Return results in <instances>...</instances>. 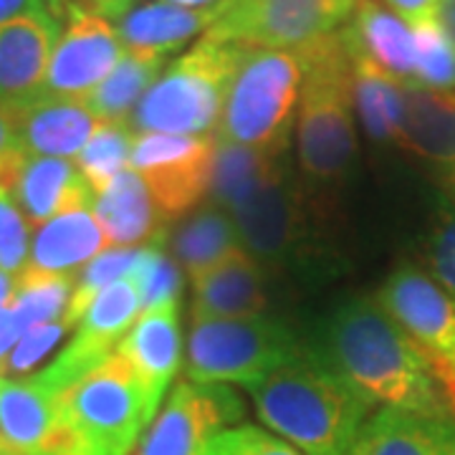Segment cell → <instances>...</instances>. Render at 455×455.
Returning a JSON list of instances; mask_svg holds the SVG:
<instances>
[{
    "label": "cell",
    "instance_id": "22",
    "mask_svg": "<svg viewBox=\"0 0 455 455\" xmlns=\"http://www.w3.org/2000/svg\"><path fill=\"white\" fill-rule=\"evenodd\" d=\"M94 215L104 230L107 248H142L167 235V220L132 167L94 196Z\"/></svg>",
    "mask_w": 455,
    "mask_h": 455
},
{
    "label": "cell",
    "instance_id": "13",
    "mask_svg": "<svg viewBox=\"0 0 455 455\" xmlns=\"http://www.w3.org/2000/svg\"><path fill=\"white\" fill-rule=\"evenodd\" d=\"M59 23L61 31L51 53L44 94L82 101L112 74L124 44L112 20L82 0H71Z\"/></svg>",
    "mask_w": 455,
    "mask_h": 455
},
{
    "label": "cell",
    "instance_id": "23",
    "mask_svg": "<svg viewBox=\"0 0 455 455\" xmlns=\"http://www.w3.org/2000/svg\"><path fill=\"white\" fill-rule=\"evenodd\" d=\"M193 281V319H251L268 307L259 260L248 251L203 271Z\"/></svg>",
    "mask_w": 455,
    "mask_h": 455
},
{
    "label": "cell",
    "instance_id": "4",
    "mask_svg": "<svg viewBox=\"0 0 455 455\" xmlns=\"http://www.w3.org/2000/svg\"><path fill=\"white\" fill-rule=\"evenodd\" d=\"M245 46L203 36L197 44L164 66L160 79L130 116L134 134H211L226 107L228 92Z\"/></svg>",
    "mask_w": 455,
    "mask_h": 455
},
{
    "label": "cell",
    "instance_id": "48",
    "mask_svg": "<svg viewBox=\"0 0 455 455\" xmlns=\"http://www.w3.org/2000/svg\"><path fill=\"white\" fill-rule=\"evenodd\" d=\"M448 185H451V190H453L455 196V164L448 170Z\"/></svg>",
    "mask_w": 455,
    "mask_h": 455
},
{
    "label": "cell",
    "instance_id": "7",
    "mask_svg": "<svg viewBox=\"0 0 455 455\" xmlns=\"http://www.w3.org/2000/svg\"><path fill=\"white\" fill-rule=\"evenodd\" d=\"M74 455H132L152 423L130 364L116 352L61 392Z\"/></svg>",
    "mask_w": 455,
    "mask_h": 455
},
{
    "label": "cell",
    "instance_id": "5",
    "mask_svg": "<svg viewBox=\"0 0 455 455\" xmlns=\"http://www.w3.org/2000/svg\"><path fill=\"white\" fill-rule=\"evenodd\" d=\"M301 84L304 61L299 49H248L212 137L281 157L289 147Z\"/></svg>",
    "mask_w": 455,
    "mask_h": 455
},
{
    "label": "cell",
    "instance_id": "21",
    "mask_svg": "<svg viewBox=\"0 0 455 455\" xmlns=\"http://www.w3.org/2000/svg\"><path fill=\"white\" fill-rule=\"evenodd\" d=\"M347 455H455V418L382 407Z\"/></svg>",
    "mask_w": 455,
    "mask_h": 455
},
{
    "label": "cell",
    "instance_id": "1",
    "mask_svg": "<svg viewBox=\"0 0 455 455\" xmlns=\"http://www.w3.org/2000/svg\"><path fill=\"white\" fill-rule=\"evenodd\" d=\"M319 347L316 357L374 405L453 415L423 355L377 299L344 301L326 319Z\"/></svg>",
    "mask_w": 455,
    "mask_h": 455
},
{
    "label": "cell",
    "instance_id": "6",
    "mask_svg": "<svg viewBox=\"0 0 455 455\" xmlns=\"http://www.w3.org/2000/svg\"><path fill=\"white\" fill-rule=\"evenodd\" d=\"M291 326L274 316L193 319L188 339V382L256 387L271 372L307 357Z\"/></svg>",
    "mask_w": 455,
    "mask_h": 455
},
{
    "label": "cell",
    "instance_id": "15",
    "mask_svg": "<svg viewBox=\"0 0 455 455\" xmlns=\"http://www.w3.org/2000/svg\"><path fill=\"white\" fill-rule=\"evenodd\" d=\"M0 435L16 455H74L61 395L44 387L33 374H0Z\"/></svg>",
    "mask_w": 455,
    "mask_h": 455
},
{
    "label": "cell",
    "instance_id": "2",
    "mask_svg": "<svg viewBox=\"0 0 455 455\" xmlns=\"http://www.w3.org/2000/svg\"><path fill=\"white\" fill-rule=\"evenodd\" d=\"M248 395L260 423L304 455H347L374 412L370 397L311 352Z\"/></svg>",
    "mask_w": 455,
    "mask_h": 455
},
{
    "label": "cell",
    "instance_id": "49",
    "mask_svg": "<svg viewBox=\"0 0 455 455\" xmlns=\"http://www.w3.org/2000/svg\"><path fill=\"white\" fill-rule=\"evenodd\" d=\"M8 455H16V453H8Z\"/></svg>",
    "mask_w": 455,
    "mask_h": 455
},
{
    "label": "cell",
    "instance_id": "20",
    "mask_svg": "<svg viewBox=\"0 0 455 455\" xmlns=\"http://www.w3.org/2000/svg\"><path fill=\"white\" fill-rule=\"evenodd\" d=\"M349 56L385 68L400 82L415 84V33L379 0H357L355 13L339 28Z\"/></svg>",
    "mask_w": 455,
    "mask_h": 455
},
{
    "label": "cell",
    "instance_id": "32",
    "mask_svg": "<svg viewBox=\"0 0 455 455\" xmlns=\"http://www.w3.org/2000/svg\"><path fill=\"white\" fill-rule=\"evenodd\" d=\"M167 235L142 245L137 251V260L132 266L130 278L134 281V289L140 293L142 311L157 309L167 301H180L182 293V278L175 260L167 256Z\"/></svg>",
    "mask_w": 455,
    "mask_h": 455
},
{
    "label": "cell",
    "instance_id": "37",
    "mask_svg": "<svg viewBox=\"0 0 455 455\" xmlns=\"http://www.w3.org/2000/svg\"><path fill=\"white\" fill-rule=\"evenodd\" d=\"M68 331L71 329L64 324V319L49 322V324H38L28 329V331H23L16 349L11 352L5 377L8 374H31L33 367H38L44 359L49 357L51 352L56 349V344L64 339Z\"/></svg>",
    "mask_w": 455,
    "mask_h": 455
},
{
    "label": "cell",
    "instance_id": "40",
    "mask_svg": "<svg viewBox=\"0 0 455 455\" xmlns=\"http://www.w3.org/2000/svg\"><path fill=\"white\" fill-rule=\"evenodd\" d=\"M382 5H387L395 16L407 20L410 26H420L433 18L435 0H382Z\"/></svg>",
    "mask_w": 455,
    "mask_h": 455
},
{
    "label": "cell",
    "instance_id": "19",
    "mask_svg": "<svg viewBox=\"0 0 455 455\" xmlns=\"http://www.w3.org/2000/svg\"><path fill=\"white\" fill-rule=\"evenodd\" d=\"M11 193L33 228L44 226L64 212L94 208V190L84 180L79 167L59 157L26 155L11 182Z\"/></svg>",
    "mask_w": 455,
    "mask_h": 455
},
{
    "label": "cell",
    "instance_id": "8",
    "mask_svg": "<svg viewBox=\"0 0 455 455\" xmlns=\"http://www.w3.org/2000/svg\"><path fill=\"white\" fill-rule=\"evenodd\" d=\"M357 0H226L205 36L245 49H304L337 33Z\"/></svg>",
    "mask_w": 455,
    "mask_h": 455
},
{
    "label": "cell",
    "instance_id": "35",
    "mask_svg": "<svg viewBox=\"0 0 455 455\" xmlns=\"http://www.w3.org/2000/svg\"><path fill=\"white\" fill-rule=\"evenodd\" d=\"M31 223L18 208L13 193L0 185V271L18 276L28 266Z\"/></svg>",
    "mask_w": 455,
    "mask_h": 455
},
{
    "label": "cell",
    "instance_id": "47",
    "mask_svg": "<svg viewBox=\"0 0 455 455\" xmlns=\"http://www.w3.org/2000/svg\"><path fill=\"white\" fill-rule=\"evenodd\" d=\"M8 453H13V448H11V445L5 443V438L0 435V455H8Z\"/></svg>",
    "mask_w": 455,
    "mask_h": 455
},
{
    "label": "cell",
    "instance_id": "26",
    "mask_svg": "<svg viewBox=\"0 0 455 455\" xmlns=\"http://www.w3.org/2000/svg\"><path fill=\"white\" fill-rule=\"evenodd\" d=\"M400 147L451 170L455 164V92L407 84Z\"/></svg>",
    "mask_w": 455,
    "mask_h": 455
},
{
    "label": "cell",
    "instance_id": "11",
    "mask_svg": "<svg viewBox=\"0 0 455 455\" xmlns=\"http://www.w3.org/2000/svg\"><path fill=\"white\" fill-rule=\"evenodd\" d=\"M212 163V134H137L130 157V167L145 180L167 223L200 208L211 196Z\"/></svg>",
    "mask_w": 455,
    "mask_h": 455
},
{
    "label": "cell",
    "instance_id": "16",
    "mask_svg": "<svg viewBox=\"0 0 455 455\" xmlns=\"http://www.w3.org/2000/svg\"><path fill=\"white\" fill-rule=\"evenodd\" d=\"M61 23L51 11L0 26V114L18 112L44 94Z\"/></svg>",
    "mask_w": 455,
    "mask_h": 455
},
{
    "label": "cell",
    "instance_id": "33",
    "mask_svg": "<svg viewBox=\"0 0 455 455\" xmlns=\"http://www.w3.org/2000/svg\"><path fill=\"white\" fill-rule=\"evenodd\" d=\"M415 33V84L455 92V49L433 20L412 26Z\"/></svg>",
    "mask_w": 455,
    "mask_h": 455
},
{
    "label": "cell",
    "instance_id": "44",
    "mask_svg": "<svg viewBox=\"0 0 455 455\" xmlns=\"http://www.w3.org/2000/svg\"><path fill=\"white\" fill-rule=\"evenodd\" d=\"M13 291H16V276L0 271V311L8 309L13 301Z\"/></svg>",
    "mask_w": 455,
    "mask_h": 455
},
{
    "label": "cell",
    "instance_id": "14",
    "mask_svg": "<svg viewBox=\"0 0 455 455\" xmlns=\"http://www.w3.org/2000/svg\"><path fill=\"white\" fill-rule=\"evenodd\" d=\"M142 314L140 293L130 276L119 278L97 293V299L84 311L76 331L64 349L38 372H31L44 387L61 395L76 385L84 374L99 367L114 355L116 344Z\"/></svg>",
    "mask_w": 455,
    "mask_h": 455
},
{
    "label": "cell",
    "instance_id": "46",
    "mask_svg": "<svg viewBox=\"0 0 455 455\" xmlns=\"http://www.w3.org/2000/svg\"><path fill=\"white\" fill-rule=\"evenodd\" d=\"M68 3H71V0H49L51 13H53V16L59 18V16H61V11H64V8H66V5H68Z\"/></svg>",
    "mask_w": 455,
    "mask_h": 455
},
{
    "label": "cell",
    "instance_id": "28",
    "mask_svg": "<svg viewBox=\"0 0 455 455\" xmlns=\"http://www.w3.org/2000/svg\"><path fill=\"white\" fill-rule=\"evenodd\" d=\"M172 251L190 278L245 253L233 218L212 203L200 205L182 220L172 238Z\"/></svg>",
    "mask_w": 455,
    "mask_h": 455
},
{
    "label": "cell",
    "instance_id": "3",
    "mask_svg": "<svg viewBox=\"0 0 455 455\" xmlns=\"http://www.w3.org/2000/svg\"><path fill=\"white\" fill-rule=\"evenodd\" d=\"M304 84L299 97V164L316 182H337L355 164L352 61L341 33L299 49Z\"/></svg>",
    "mask_w": 455,
    "mask_h": 455
},
{
    "label": "cell",
    "instance_id": "38",
    "mask_svg": "<svg viewBox=\"0 0 455 455\" xmlns=\"http://www.w3.org/2000/svg\"><path fill=\"white\" fill-rule=\"evenodd\" d=\"M23 157H26V152L18 145L16 132L8 124V119L0 114V185H5L8 190H11V182L16 178Z\"/></svg>",
    "mask_w": 455,
    "mask_h": 455
},
{
    "label": "cell",
    "instance_id": "9",
    "mask_svg": "<svg viewBox=\"0 0 455 455\" xmlns=\"http://www.w3.org/2000/svg\"><path fill=\"white\" fill-rule=\"evenodd\" d=\"M377 304L423 355L455 418V301L423 268L403 263L385 278Z\"/></svg>",
    "mask_w": 455,
    "mask_h": 455
},
{
    "label": "cell",
    "instance_id": "17",
    "mask_svg": "<svg viewBox=\"0 0 455 455\" xmlns=\"http://www.w3.org/2000/svg\"><path fill=\"white\" fill-rule=\"evenodd\" d=\"M180 344V301H167L157 309L142 311L114 349L130 364L152 420L163 407L164 392L182 367Z\"/></svg>",
    "mask_w": 455,
    "mask_h": 455
},
{
    "label": "cell",
    "instance_id": "25",
    "mask_svg": "<svg viewBox=\"0 0 455 455\" xmlns=\"http://www.w3.org/2000/svg\"><path fill=\"white\" fill-rule=\"evenodd\" d=\"M215 16H218V8L196 11V8H180L164 0H149L122 13L114 20V26L124 49L167 56L172 51L182 49L200 33L205 36Z\"/></svg>",
    "mask_w": 455,
    "mask_h": 455
},
{
    "label": "cell",
    "instance_id": "10",
    "mask_svg": "<svg viewBox=\"0 0 455 455\" xmlns=\"http://www.w3.org/2000/svg\"><path fill=\"white\" fill-rule=\"evenodd\" d=\"M243 248L260 263L283 266L301 256L307 241L301 193L281 157L226 205Z\"/></svg>",
    "mask_w": 455,
    "mask_h": 455
},
{
    "label": "cell",
    "instance_id": "36",
    "mask_svg": "<svg viewBox=\"0 0 455 455\" xmlns=\"http://www.w3.org/2000/svg\"><path fill=\"white\" fill-rule=\"evenodd\" d=\"M205 455H304L291 443L259 425L241 423L215 435Z\"/></svg>",
    "mask_w": 455,
    "mask_h": 455
},
{
    "label": "cell",
    "instance_id": "29",
    "mask_svg": "<svg viewBox=\"0 0 455 455\" xmlns=\"http://www.w3.org/2000/svg\"><path fill=\"white\" fill-rule=\"evenodd\" d=\"M164 66H167V56L149 53V51L124 49L112 74L82 101L99 122H124L127 124L134 109L140 107V101L160 79Z\"/></svg>",
    "mask_w": 455,
    "mask_h": 455
},
{
    "label": "cell",
    "instance_id": "12",
    "mask_svg": "<svg viewBox=\"0 0 455 455\" xmlns=\"http://www.w3.org/2000/svg\"><path fill=\"white\" fill-rule=\"evenodd\" d=\"M243 418V400L228 385L180 382L132 455H205L215 435Z\"/></svg>",
    "mask_w": 455,
    "mask_h": 455
},
{
    "label": "cell",
    "instance_id": "18",
    "mask_svg": "<svg viewBox=\"0 0 455 455\" xmlns=\"http://www.w3.org/2000/svg\"><path fill=\"white\" fill-rule=\"evenodd\" d=\"M18 137V145L31 157L76 160L84 145L101 124L79 99L41 94L18 112L5 116Z\"/></svg>",
    "mask_w": 455,
    "mask_h": 455
},
{
    "label": "cell",
    "instance_id": "34",
    "mask_svg": "<svg viewBox=\"0 0 455 455\" xmlns=\"http://www.w3.org/2000/svg\"><path fill=\"white\" fill-rule=\"evenodd\" d=\"M425 274L455 301V203L440 200L425 241Z\"/></svg>",
    "mask_w": 455,
    "mask_h": 455
},
{
    "label": "cell",
    "instance_id": "39",
    "mask_svg": "<svg viewBox=\"0 0 455 455\" xmlns=\"http://www.w3.org/2000/svg\"><path fill=\"white\" fill-rule=\"evenodd\" d=\"M20 337H23V326L18 322L13 307L0 311V374H5L11 352L16 349V344Z\"/></svg>",
    "mask_w": 455,
    "mask_h": 455
},
{
    "label": "cell",
    "instance_id": "24",
    "mask_svg": "<svg viewBox=\"0 0 455 455\" xmlns=\"http://www.w3.org/2000/svg\"><path fill=\"white\" fill-rule=\"evenodd\" d=\"M107 251V238L94 208L64 212L31 233L28 266L49 274H74Z\"/></svg>",
    "mask_w": 455,
    "mask_h": 455
},
{
    "label": "cell",
    "instance_id": "45",
    "mask_svg": "<svg viewBox=\"0 0 455 455\" xmlns=\"http://www.w3.org/2000/svg\"><path fill=\"white\" fill-rule=\"evenodd\" d=\"M164 3H172V5H180V8H196V11H212V8H218L220 3H226V0H164Z\"/></svg>",
    "mask_w": 455,
    "mask_h": 455
},
{
    "label": "cell",
    "instance_id": "42",
    "mask_svg": "<svg viewBox=\"0 0 455 455\" xmlns=\"http://www.w3.org/2000/svg\"><path fill=\"white\" fill-rule=\"evenodd\" d=\"M430 20L438 26V31L451 41V46L455 49V0H435Z\"/></svg>",
    "mask_w": 455,
    "mask_h": 455
},
{
    "label": "cell",
    "instance_id": "30",
    "mask_svg": "<svg viewBox=\"0 0 455 455\" xmlns=\"http://www.w3.org/2000/svg\"><path fill=\"white\" fill-rule=\"evenodd\" d=\"M74 283H76L74 274H49V271L23 268L16 276V291L11 301L23 331L64 319L66 307L74 293Z\"/></svg>",
    "mask_w": 455,
    "mask_h": 455
},
{
    "label": "cell",
    "instance_id": "41",
    "mask_svg": "<svg viewBox=\"0 0 455 455\" xmlns=\"http://www.w3.org/2000/svg\"><path fill=\"white\" fill-rule=\"evenodd\" d=\"M51 11L49 0H0V26L20 16Z\"/></svg>",
    "mask_w": 455,
    "mask_h": 455
},
{
    "label": "cell",
    "instance_id": "31",
    "mask_svg": "<svg viewBox=\"0 0 455 455\" xmlns=\"http://www.w3.org/2000/svg\"><path fill=\"white\" fill-rule=\"evenodd\" d=\"M137 134L124 122H101L92 140L84 145L82 155L74 160L84 180L94 190V196L101 193L119 172L130 167L132 147Z\"/></svg>",
    "mask_w": 455,
    "mask_h": 455
},
{
    "label": "cell",
    "instance_id": "27",
    "mask_svg": "<svg viewBox=\"0 0 455 455\" xmlns=\"http://www.w3.org/2000/svg\"><path fill=\"white\" fill-rule=\"evenodd\" d=\"M349 61H352L355 112L364 132L379 145H400L407 84L364 59L349 56Z\"/></svg>",
    "mask_w": 455,
    "mask_h": 455
},
{
    "label": "cell",
    "instance_id": "43",
    "mask_svg": "<svg viewBox=\"0 0 455 455\" xmlns=\"http://www.w3.org/2000/svg\"><path fill=\"white\" fill-rule=\"evenodd\" d=\"M82 3H86L89 8H94L97 13H101L104 18H109L114 23L122 13H127L130 8H134L137 0H82Z\"/></svg>",
    "mask_w": 455,
    "mask_h": 455
}]
</instances>
